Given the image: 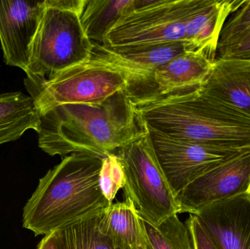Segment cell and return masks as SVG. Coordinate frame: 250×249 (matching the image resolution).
Wrapping results in <instances>:
<instances>
[{"mask_svg": "<svg viewBox=\"0 0 250 249\" xmlns=\"http://www.w3.org/2000/svg\"><path fill=\"white\" fill-rule=\"evenodd\" d=\"M38 146L51 156L86 153L105 158L140 129L135 96L122 91L100 104H68L40 115Z\"/></svg>", "mask_w": 250, "mask_h": 249, "instance_id": "1", "label": "cell"}, {"mask_svg": "<svg viewBox=\"0 0 250 249\" xmlns=\"http://www.w3.org/2000/svg\"><path fill=\"white\" fill-rule=\"evenodd\" d=\"M140 118L169 137L226 149L250 148V117L200 86L135 98Z\"/></svg>", "mask_w": 250, "mask_h": 249, "instance_id": "2", "label": "cell"}, {"mask_svg": "<svg viewBox=\"0 0 250 249\" xmlns=\"http://www.w3.org/2000/svg\"><path fill=\"white\" fill-rule=\"evenodd\" d=\"M103 158L64 156L39 180L23 210V228L36 236L73 228L99 217L110 206L100 187Z\"/></svg>", "mask_w": 250, "mask_h": 249, "instance_id": "3", "label": "cell"}, {"mask_svg": "<svg viewBox=\"0 0 250 249\" xmlns=\"http://www.w3.org/2000/svg\"><path fill=\"white\" fill-rule=\"evenodd\" d=\"M85 0H45L24 82L38 83L90 58L94 43L81 22Z\"/></svg>", "mask_w": 250, "mask_h": 249, "instance_id": "4", "label": "cell"}, {"mask_svg": "<svg viewBox=\"0 0 250 249\" xmlns=\"http://www.w3.org/2000/svg\"><path fill=\"white\" fill-rule=\"evenodd\" d=\"M133 75L93 51L92 57L41 83L24 82L40 115L68 104H100L122 91L132 92Z\"/></svg>", "mask_w": 250, "mask_h": 249, "instance_id": "5", "label": "cell"}, {"mask_svg": "<svg viewBox=\"0 0 250 249\" xmlns=\"http://www.w3.org/2000/svg\"><path fill=\"white\" fill-rule=\"evenodd\" d=\"M138 118L139 130L117 154L124 168L126 198L132 200L143 221L157 226L180 213V206L160 166L148 126Z\"/></svg>", "mask_w": 250, "mask_h": 249, "instance_id": "6", "label": "cell"}, {"mask_svg": "<svg viewBox=\"0 0 250 249\" xmlns=\"http://www.w3.org/2000/svg\"><path fill=\"white\" fill-rule=\"evenodd\" d=\"M204 0H134L101 44L108 49L188 44V24Z\"/></svg>", "mask_w": 250, "mask_h": 249, "instance_id": "7", "label": "cell"}, {"mask_svg": "<svg viewBox=\"0 0 250 249\" xmlns=\"http://www.w3.org/2000/svg\"><path fill=\"white\" fill-rule=\"evenodd\" d=\"M148 130L160 166L176 196L189 183L246 149H220Z\"/></svg>", "mask_w": 250, "mask_h": 249, "instance_id": "8", "label": "cell"}, {"mask_svg": "<svg viewBox=\"0 0 250 249\" xmlns=\"http://www.w3.org/2000/svg\"><path fill=\"white\" fill-rule=\"evenodd\" d=\"M250 193V148L203 174L177 196L181 213L194 214L217 202Z\"/></svg>", "mask_w": 250, "mask_h": 249, "instance_id": "9", "label": "cell"}, {"mask_svg": "<svg viewBox=\"0 0 250 249\" xmlns=\"http://www.w3.org/2000/svg\"><path fill=\"white\" fill-rule=\"evenodd\" d=\"M44 1L0 0V43L6 65L26 73Z\"/></svg>", "mask_w": 250, "mask_h": 249, "instance_id": "10", "label": "cell"}, {"mask_svg": "<svg viewBox=\"0 0 250 249\" xmlns=\"http://www.w3.org/2000/svg\"><path fill=\"white\" fill-rule=\"evenodd\" d=\"M193 215L219 249H250V193L213 203Z\"/></svg>", "mask_w": 250, "mask_h": 249, "instance_id": "11", "label": "cell"}, {"mask_svg": "<svg viewBox=\"0 0 250 249\" xmlns=\"http://www.w3.org/2000/svg\"><path fill=\"white\" fill-rule=\"evenodd\" d=\"M201 89L250 117V59L217 58Z\"/></svg>", "mask_w": 250, "mask_h": 249, "instance_id": "12", "label": "cell"}, {"mask_svg": "<svg viewBox=\"0 0 250 249\" xmlns=\"http://www.w3.org/2000/svg\"><path fill=\"white\" fill-rule=\"evenodd\" d=\"M98 219L100 231L117 249H148L143 221L129 198L110 205Z\"/></svg>", "mask_w": 250, "mask_h": 249, "instance_id": "13", "label": "cell"}, {"mask_svg": "<svg viewBox=\"0 0 250 249\" xmlns=\"http://www.w3.org/2000/svg\"><path fill=\"white\" fill-rule=\"evenodd\" d=\"M214 61L200 51H188L154 71V94H166L203 84Z\"/></svg>", "mask_w": 250, "mask_h": 249, "instance_id": "14", "label": "cell"}, {"mask_svg": "<svg viewBox=\"0 0 250 249\" xmlns=\"http://www.w3.org/2000/svg\"><path fill=\"white\" fill-rule=\"evenodd\" d=\"M40 114L30 96L21 92L0 94V146L20 139L26 131L38 133Z\"/></svg>", "mask_w": 250, "mask_h": 249, "instance_id": "15", "label": "cell"}, {"mask_svg": "<svg viewBox=\"0 0 250 249\" xmlns=\"http://www.w3.org/2000/svg\"><path fill=\"white\" fill-rule=\"evenodd\" d=\"M133 3L134 0H85L81 22L88 38L101 45L107 33Z\"/></svg>", "mask_w": 250, "mask_h": 249, "instance_id": "16", "label": "cell"}, {"mask_svg": "<svg viewBox=\"0 0 250 249\" xmlns=\"http://www.w3.org/2000/svg\"><path fill=\"white\" fill-rule=\"evenodd\" d=\"M143 224L152 249H195L190 232L178 214L170 216L157 226L144 221Z\"/></svg>", "mask_w": 250, "mask_h": 249, "instance_id": "17", "label": "cell"}, {"mask_svg": "<svg viewBox=\"0 0 250 249\" xmlns=\"http://www.w3.org/2000/svg\"><path fill=\"white\" fill-rule=\"evenodd\" d=\"M98 219L59 231L61 249H117L100 231Z\"/></svg>", "mask_w": 250, "mask_h": 249, "instance_id": "18", "label": "cell"}, {"mask_svg": "<svg viewBox=\"0 0 250 249\" xmlns=\"http://www.w3.org/2000/svg\"><path fill=\"white\" fill-rule=\"evenodd\" d=\"M99 183L104 197L112 204L119 190L124 189L126 184L124 168L117 153H111L103 159Z\"/></svg>", "mask_w": 250, "mask_h": 249, "instance_id": "19", "label": "cell"}, {"mask_svg": "<svg viewBox=\"0 0 250 249\" xmlns=\"http://www.w3.org/2000/svg\"><path fill=\"white\" fill-rule=\"evenodd\" d=\"M250 29V0L235 12L233 16L225 23L220 32L217 51L220 52L236 42Z\"/></svg>", "mask_w": 250, "mask_h": 249, "instance_id": "20", "label": "cell"}, {"mask_svg": "<svg viewBox=\"0 0 250 249\" xmlns=\"http://www.w3.org/2000/svg\"><path fill=\"white\" fill-rule=\"evenodd\" d=\"M185 225L190 232L195 249H219L202 222L195 215H189Z\"/></svg>", "mask_w": 250, "mask_h": 249, "instance_id": "21", "label": "cell"}, {"mask_svg": "<svg viewBox=\"0 0 250 249\" xmlns=\"http://www.w3.org/2000/svg\"><path fill=\"white\" fill-rule=\"evenodd\" d=\"M217 58L250 59V29L236 42L219 52Z\"/></svg>", "mask_w": 250, "mask_h": 249, "instance_id": "22", "label": "cell"}, {"mask_svg": "<svg viewBox=\"0 0 250 249\" xmlns=\"http://www.w3.org/2000/svg\"><path fill=\"white\" fill-rule=\"evenodd\" d=\"M37 249H61L59 231L45 235L38 244Z\"/></svg>", "mask_w": 250, "mask_h": 249, "instance_id": "23", "label": "cell"}, {"mask_svg": "<svg viewBox=\"0 0 250 249\" xmlns=\"http://www.w3.org/2000/svg\"><path fill=\"white\" fill-rule=\"evenodd\" d=\"M148 249H151V247H150L149 244H148Z\"/></svg>", "mask_w": 250, "mask_h": 249, "instance_id": "24", "label": "cell"}]
</instances>
